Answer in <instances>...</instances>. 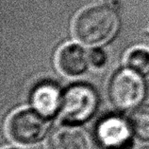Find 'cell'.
<instances>
[{"instance_id": "1", "label": "cell", "mask_w": 149, "mask_h": 149, "mask_svg": "<svg viewBox=\"0 0 149 149\" xmlns=\"http://www.w3.org/2000/svg\"><path fill=\"white\" fill-rule=\"evenodd\" d=\"M119 27V16L112 8L96 5L86 8L77 15L73 24V33L82 44L100 46L111 41Z\"/></svg>"}, {"instance_id": "2", "label": "cell", "mask_w": 149, "mask_h": 149, "mask_svg": "<svg viewBox=\"0 0 149 149\" xmlns=\"http://www.w3.org/2000/svg\"><path fill=\"white\" fill-rule=\"evenodd\" d=\"M49 119L35 109L24 108L13 113L7 121L6 131L9 139L21 146L37 145L49 132Z\"/></svg>"}, {"instance_id": "3", "label": "cell", "mask_w": 149, "mask_h": 149, "mask_svg": "<svg viewBox=\"0 0 149 149\" xmlns=\"http://www.w3.org/2000/svg\"><path fill=\"white\" fill-rule=\"evenodd\" d=\"M98 107L95 90L87 85H74L62 96L61 116L62 123L78 124L88 121Z\"/></svg>"}, {"instance_id": "4", "label": "cell", "mask_w": 149, "mask_h": 149, "mask_svg": "<svg viewBox=\"0 0 149 149\" xmlns=\"http://www.w3.org/2000/svg\"><path fill=\"white\" fill-rule=\"evenodd\" d=\"M109 98L117 108L127 110L137 107L146 95V83L142 74L130 68L118 71L109 84Z\"/></svg>"}, {"instance_id": "5", "label": "cell", "mask_w": 149, "mask_h": 149, "mask_svg": "<svg viewBox=\"0 0 149 149\" xmlns=\"http://www.w3.org/2000/svg\"><path fill=\"white\" fill-rule=\"evenodd\" d=\"M95 141L100 149H134L136 140L128 120L111 115L96 124Z\"/></svg>"}, {"instance_id": "6", "label": "cell", "mask_w": 149, "mask_h": 149, "mask_svg": "<svg viewBox=\"0 0 149 149\" xmlns=\"http://www.w3.org/2000/svg\"><path fill=\"white\" fill-rule=\"evenodd\" d=\"M95 143L80 125L62 123L51 130L46 149H95Z\"/></svg>"}, {"instance_id": "7", "label": "cell", "mask_w": 149, "mask_h": 149, "mask_svg": "<svg viewBox=\"0 0 149 149\" xmlns=\"http://www.w3.org/2000/svg\"><path fill=\"white\" fill-rule=\"evenodd\" d=\"M56 61L61 73L69 77H77L87 70L90 52L77 44H67L58 50Z\"/></svg>"}, {"instance_id": "8", "label": "cell", "mask_w": 149, "mask_h": 149, "mask_svg": "<svg viewBox=\"0 0 149 149\" xmlns=\"http://www.w3.org/2000/svg\"><path fill=\"white\" fill-rule=\"evenodd\" d=\"M31 101L35 110L50 119L61 110L62 97L61 96L60 89L56 85L45 83L35 88Z\"/></svg>"}, {"instance_id": "9", "label": "cell", "mask_w": 149, "mask_h": 149, "mask_svg": "<svg viewBox=\"0 0 149 149\" xmlns=\"http://www.w3.org/2000/svg\"><path fill=\"white\" fill-rule=\"evenodd\" d=\"M128 121L135 140L141 144L149 146V104L134 109Z\"/></svg>"}, {"instance_id": "10", "label": "cell", "mask_w": 149, "mask_h": 149, "mask_svg": "<svg viewBox=\"0 0 149 149\" xmlns=\"http://www.w3.org/2000/svg\"><path fill=\"white\" fill-rule=\"evenodd\" d=\"M127 68L140 74L149 72V50L143 48H136L128 52L127 56Z\"/></svg>"}, {"instance_id": "11", "label": "cell", "mask_w": 149, "mask_h": 149, "mask_svg": "<svg viewBox=\"0 0 149 149\" xmlns=\"http://www.w3.org/2000/svg\"><path fill=\"white\" fill-rule=\"evenodd\" d=\"M107 62L106 53L102 49H95L90 52V65L93 68H102Z\"/></svg>"}, {"instance_id": "12", "label": "cell", "mask_w": 149, "mask_h": 149, "mask_svg": "<svg viewBox=\"0 0 149 149\" xmlns=\"http://www.w3.org/2000/svg\"><path fill=\"white\" fill-rule=\"evenodd\" d=\"M4 149H21V148H18V147H7V148H4Z\"/></svg>"}]
</instances>
